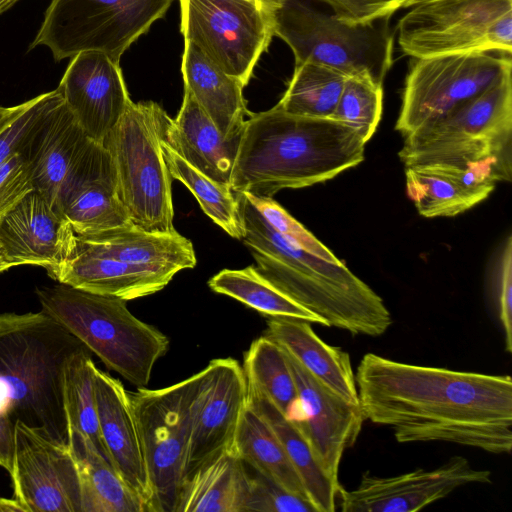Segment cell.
Returning a JSON list of instances; mask_svg holds the SVG:
<instances>
[{
    "label": "cell",
    "instance_id": "obj_1",
    "mask_svg": "<svg viewBox=\"0 0 512 512\" xmlns=\"http://www.w3.org/2000/svg\"><path fill=\"white\" fill-rule=\"evenodd\" d=\"M355 380L364 419L398 443L447 442L491 454L512 450V379L365 354Z\"/></svg>",
    "mask_w": 512,
    "mask_h": 512
},
{
    "label": "cell",
    "instance_id": "obj_2",
    "mask_svg": "<svg viewBox=\"0 0 512 512\" xmlns=\"http://www.w3.org/2000/svg\"><path fill=\"white\" fill-rule=\"evenodd\" d=\"M366 144L334 118L291 115L276 104L246 119L230 189L272 198L283 189L323 183L363 162Z\"/></svg>",
    "mask_w": 512,
    "mask_h": 512
},
{
    "label": "cell",
    "instance_id": "obj_3",
    "mask_svg": "<svg viewBox=\"0 0 512 512\" xmlns=\"http://www.w3.org/2000/svg\"><path fill=\"white\" fill-rule=\"evenodd\" d=\"M86 348L43 312L0 314V466L12 470L17 422L69 446L63 405L68 359Z\"/></svg>",
    "mask_w": 512,
    "mask_h": 512
},
{
    "label": "cell",
    "instance_id": "obj_4",
    "mask_svg": "<svg viewBox=\"0 0 512 512\" xmlns=\"http://www.w3.org/2000/svg\"><path fill=\"white\" fill-rule=\"evenodd\" d=\"M243 243L257 271L326 327L378 337L392 325L384 300L341 260L326 259L280 235L244 193H236Z\"/></svg>",
    "mask_w": 512,
    "mask_h": 512
},
{
    "label": "cell",
    "instance_id": "obj_5",
    "mask_svg": "<svg viewBox=\"0 0 512 512\" xmlns=\"http://www.w3.org/2000/svg\"><path fill=\"white\" fill-rule=\"evenodd\" d=\"M41 310L64 326L109 369L137 388L147 387L168 337L133 315L125 300L58 283L39 287Z\"/></svg>",
    "mask_w": 512,
    "mask_h": 512
},
{
    "label": "cell",
    "instance_id": "obj_6",
    "mask_svg": "<svg viewBox=\"0 0 512 512\" xmlns=\"http://www.w3.org/2000/svg\"><path fill=\"white\" fill-rule=\"evenodd\" d=\"M404 166L447 163L489 167L512 177V68L486 90L404 137Z\"/></svg>",
    "mask_w": 512,
    "mask_h": 512
},
{
    "label": "cell",
    "instance_id": "obj_7",
    "mask_svg": "<svg viewBox=\"0 0 512 512\" xmlns=\"http://www.w3.org/2000/svg\"><path fill=\"white\" fill-rule=\"evenodd\" d=\"M171 118L153 101H131L103 140L116 174L118 196L132 225L174 233L171 175L162 152Z\"/></svg>",
    "mask_w": 512,
    "mask_h": 512
},
{
    "label": "cell",
    "instance_id": "obj_8",
    "mask_svg": "<svg viewBox=\"0 0 512 512\" xmlns=\"http://www.w3.org/2000/svg\"><path fill=\"white\" fill-rule=\"evenodd\" d=\"M274 36L291 49L295 65L313 62L344 75L367 74L383 84L393 64L389 18L350 23L304 0H271Z\"/></svg>",
    "mask_w": 512,
    "mask_h": 512
},
{
    "label": "cell",
    "instance_id": "obj_9",
    "mask_svg": "<svg viewBox=\"0 0 512 512\" xmlns=\"http://www.w3.org/2000/svg\"><path fill=\"white\" fill-rule=\"evenodd\" d=\"M204 370L165 388L129 391L151 492V512H175Z\"/></svg>",
    "mask_w": 512,
    "mask_h": 512
},
{
    "label": "cell",
    "instance_id": "obj_10",
    "mask_svg": "<svg viewBox=\"0 0 512 512\" xmlns=\"http://www.w3.org/2000/svg\"><path fill=\"white\" fill-rule=\"evenodd\" d=\"M173 0H51L30 45L47 47L55 61L100 51L120 62L123 53Z\"/></svg>",
    "mask_w": 512,
    "mask_h": 512
},
{
    "label": "cell",
    "instance_id": "obj_11",
    "mask_svg": "<svg viewBox=\"0 0 512 512\" xmlns=\"http://www.w3.org/2000/svg\"><path fill=\"white\" fill-rule=\"evenodd\" d=\"M410 8L396 30L413 58L471 52H512V0H426Z\"/></svg>",
    "mask_w": 512,
    "mask_h": 512
},
{
    "label": "cell",
    "instance_id": "obj_12",
    "mask_svg": "<svg viewBox=\"0 0 512 512\" xmlns=\"http://www.w3.org/2000/svg\"><path fill=\"white\" fill-rule=\"evenodd\" d=\"M180 30L244 87L274 36L271 0H178Z\"/></svg>",
    "mask_w": 512,
    "mask_h": 512
},
{
    "label": "cell",
    "instance_id": "obj_13",
    "mask_svg": "<svg viewBox=\"0 0 512 512\" xmlns=\"http://www.w3.org/2000/svg\"><path fill=\"white\" fill-rule=\"evenodd\" d=\"M512 68L511 55L490 52L414 58L405 78L395 129L403 136L480 94Z\"/></svg>",
    "mask_w": 512,
    "mask_h": 512
},
{
    "label": "cell",
    "instance_id": "obj_14",
    "mask_svg": "<svg viewBox=\"0 0 512 512\" xmlns=\"http://www.w3.org/2000/svg\"><path fill=\"white\" fill-rule=\"evenodd\" d=\"M13 499L23 512H81L75 460L69 446L17 422L12 470Z\"/></svg>",
    "mask_w": 512,
    "mask_h": 512
},
{
    "label": "cell",
    "instance_id": "obj_15",
    "mask_svg": "<svg viewBox=\"0 0 512 512\" xmlns=\"http://www.w3.org/2000/svg\"><path fill=\"white\" fill-rule=\"evenodd\" d=\"M491 472L475 469L453 456L432 470L416 469L391 477L365 472L352 490L341 485L337 504L342 512H415L470 484H488Z\"/></svg>",
    "mask_w": 512,
    "mask_h": 512
},
{
    "label": "cell",
    "instance_id": "obj_16",
    "mask_svg": "<svg viewBox=\"0 0 512 512\" xmlns=\"http://www.w3.org/2000/svg\"><path fill=\"white\" fill-rule=\"evenodd\" d=\"M284 353L297 388V402L287 418L302 432L324 472L339 482L342 456L356 443L365 421L361 408L333 392Z\"/></svg>",
    "mask_w": 512,
    "mask_h": 512
},
{
    "label": "cell",
    "instance_id": "obj_17",
    "mask_svg": "<svg viewBox=\"0 0 512 512\" xmlns=\"http://www.w3.org/2000/svg\"><path fill=\"white\" fill-rule=\"evenodd\" d=\"M56 89L84 133L101 144L132 101L119 61L100 51L70 58Z\"/></svg>",
    "mask_w": 512,
    "mask_h": 512
},
{
    "label": "cell",
    "instance_id": "obj_18",
    "mask_svg": "<svg viewBox=\"0 0 512 512\" xmlns=\"http://www.w3.org/2000/svg\"><path fill=\"white\" fill-rule=\"evenodd\" d=\"M194 411L185 477L196 467L232 446L247 405L243 367L233 358L211 360Z\"/></svg>",
    "mask_w": 512,
    "mask_h": 512
},
{
    "label": "cell",
    "instance_id": "obj_19",
    "mask_svg": "<svg viewBox=\"0 0 512 512\" xmlns=\"http://www.w3.org/2000/svg\"><path fill=\"white\" fill-rule=\"evenodd\" d=\"M58 208L76 235L131 226L116 186L112 157L103 144L91 141L59 192Z\"/></svg>",
    "mask_w": 512,
    "mask_h": 512
},
{
    "label": "cell",
    "instance_id": "obj_20",
    "mask_svg": "<svg viewBox=\"0 0 512 512\" xmlns=\"http://www.w3.org/2000/svg\"><path fill=\"white\" fill-rule=\"evenodd\" d=\"M76 244L64 213L35 190L0 220V246L12 267L56 268L74 254Z\"/></svg>",
    "mask_w": 512,
    "mask_h": 512
},
{
    "label": "cell",
    "instance_id": "obj_21",
    "mask_svg": "<svg viewBox=\"0 0 512 512\" xmlns=\"http://www.w3.org/2000/svg\"><path fill=\"white\" fill-rule=\"evenodd\" d=\"M94 390L98 425L109 462L151 512L152 492L141 437L122 382L95 367Z\"/></svg>",
    "mask_w": 512,
    "mask_h": 512
},
{
    "label": "cell",
    "instance_id": "obj_22",
    "mask_svg": "<svg viewBox=\"0 0 512 512\" xmlns=\"http://www.w3.org/2000/svg\"><path fill=\"white\" fill-rule=\"evenodd\" d=\"M91 140L56 89L51 104L19 150L29 165L34 190L55 207L66 177Z\"/></svg>",
    "mask_w": 512,
    "mask_h": 512
},
{
    "label": "cell",
    "instance_id": "obj_23",
    "mask_svg": "<svg viewBox=\"0 0 512 512\" xmlns=\"http://www.w3.org/2000/svg\"><path fill=\"white\" fill-rule=\"evenodd\" d=\"M499 182L492 169L447 163L405 166L408 197L426 218L453 217L484 201Z\"/></svg>",
    "mask_w": 512,
    "mask_h": 512
},
{
    "label": "cell",
    "instance_id": "obj_24",
    "mask_svg": "<svg viewBox=\"0 0 512 512\" xmlns=\"http://www.w3.org/2000/svg\"><path fill=\"white\" fill-rule=\"evenodd\" d=\"M47 274L58 283L125 301L162 290L175 275L129 264L78 243L74 254L65 263L47 270Z\"/></svg>",
    "mask_w": 512,
    "mask_h": 512
},
{
    "label": "cell",
    "instance_id": "obj_25",
    "mask_svg": "<svg viewBox=\"0 0 512 512\" xmlns=\"http://www.w3.org/2000/svg\"><path fill=\"white\" fill-rule=\"evenodd\" d=\"M240 138H225L190 93L175 119H171L165 142L182 159L212 180L230 187Z\"/></svg>",
    "mask_w": 512,
    "mask_h": 512
},
{
    "label": "cell",
    "instance_id": "obj_26",
    "mask_svg": "<svg viewBox=\"0 0 512 512\" xmlns=\"http://www.w3.org/2000/svg\"><path fill=\"white\" fill-rule=\"evenodd\" d=\"M264 335L273 340L312 376L346 401L359 404L349 354L324 342L311 323L288 317H268Z\"/></svg>",
    "mask_w": 512,
    "mask_h": 512
},
{
    "label": "cell",
    "instance_id": "obj_27",
    "mask_svg": "<svg viewBox=\"0 0 512 512\" xmlns=\"http://www.w3.org/2000/svg\"><path fill=\"white\" fill-rule=\"evenodd\" d=\"M181 71L184 91L191 94L221 134L227 139L241 136L246 116L250 115L244 86L189 41H184Z\"/></svg>",
    "mask_w": 512,
    "mask_h": 512
},
{
    "label": "cell",
    "instance_id": "obj_28",
    "mask_svg": "<svg viewBox=\"0 0 512 512\" xmlns=\"http://www.w3.org/2000/svg\"><path fill=\"white\" fill-rule=\"evenodd\" d=\"M76 237L77 243L89 250L174 274L197 263L191 241L177 231L147 232L131 225Z\"/></svg>",
    "mask_w": 512,
    "mask_h": 512
},
{
    "label": "cell",
    "instance_id": "obj_29",
    "mask_svg": "<svg viewBox=\"0 0 512 512\" xmlns=\"http://www.w3.org/2000/svg\"><path fill=\"white\" fill-rule=\"evenodd\" d=\"M250 476L233 447L226 448L184 478L175 512H244Z\"/></svg>",
    "mask_w": 512,
    "mask_h": 512
},
{
    "label": "cell",
    "instance_id": "obj_30",
    "mask_svg": "<svg viewBox=\"0 0 512 512\" xmlns=\"http://www.w3.org/2000/svg\"><path fill=\"white\" fill-rule=\"evenodd\" d=\"M247 381V380H246ZM247 405L260 414L279 438L316 512H334L340 483L318 464L302 432L255 385L247 381Z\"/></svg>",
    "mask_w": 512,
    "mask_h": 512
},
{
    "label": "cell",
    "instance_id": "obj_31",
    "mask_svg": "<svg viewBox=\"0 0 512 512\" xmlns=\"http://www.w3.org/2000/svg\"><path fill=\"white\" fill-rule=\"evenodd\" d=\"M69 448L77 468L81 512H146L139 496L89 439L71 435Z\"/></svg>",
    "mask_w": 512,
    "mask_h": 512
},
{
    "label": "cell",
    "instance_id": "obj_32",
    "mask_svg": "<svg viewBox=\"0 0 512 512\" xmlns=\"http://www.w3.org/2000/svg\"><path fill=\"white\" fill-rule=\"evenodd\" d=\"M232 447L255 472L308 500L301 479L279 438L268 422L249 405L242 413Z\"/></svg>",
    "mask_w": 512,
    "mask_h": 512
},
{
    "label": "cell",
    "instance_id": "obj_33",
    "mask_svg": "<svg viewBox=\"0 0 512 512\" xmlns=\"http://www.w3.org/2000/svg\"><path fill=\"white\" fill-rule=\"evenodd\" d=\"M216 293L229 296L266 317H288L310 323L323 321L265 279L254 266L224 269L208 282Z\"/></svg>",
    "mask_w": 512,
    "mask_h": 512
},
{
    "label": "cell",
    "instance_id": "obj_34",
    "mask_svg": "<svg viewBox=\"0 0 512 512\" xmlns=\"http://www.w3.org/2000/svg\"><path fill=\"white\" fill-rule=\"evenodd\" d=\"M91 352L83 348L67 361L62 382L63 405L70 436L89 439L109 461L101 439L94 390V369Z\"/></svg>",
    "mask_w": 512,
    "mask_h": 512
},
{
    "label": "cell",
    "instance_id": "obj_35",
    "mask_svg": "<svg viewBox=\"0 0 512 512\" xmlns=\"http://www.w3.org/2000/svg\"><path fill=\"white\" fill-rule=\"evenodd\" d=\"M346 78L343 73L324 65L297 64L277 105L291 115L332 118Z\"/></svg>",
    "mask_w": 512,
    "mask_h": 512
},
{
    "label": "cell",
    "instance_id": "obj_36",
    "mask_svg": "<svg viewBox=\"0 0 512 512\" xmlns=\"http://www.w3.org/2000/svg\"><path fill=\"white\" fill-rule=\"evenodd\" d=\"M165 139V138H164ZM162 141V152L171 177L182 182L195 196L204 213L229 236L242 239L243 227L235 193L191 166Z\"/></svg>",
    "mask_w": 512,
    "mask_h": 512
},
{
    "label": "cell",
    "instance_id": "obj_37",
    "mask_svg": "<svg viewBox=\"0 0 512 512\" xmlns=\"http://www.w3.org/2000/svg\"><path fill=\"white\" fill-rule=\"evenodd\" d=\"M243 370L246 380L289 417L297 402V388L281 347L265 335L255 339L244 355Z\"/></svg>",
    "mask_w": 512,
    "mask_h": 512
},
{
    "label": "cell",
    "instance_id": "obj_38",
    "mask_svg": "<svg viewBox=\"0 0 512 512\" xmlns=\"http://www.w3.org/2000/svg\"><path fill=\"white\" fill-rule=\"evenodd\" d=\"M383 110V84L367 74L348 76L332 118L354 128L367 143Z\"/></svg>",
    "mask_w": 512,
    "mask_h": 512
},
{
    "label": "cell",
    "instance_id": "obj_39",
    "mask_svg": "<svg viewBox=\"0 0 512 512\" xmlns=\"http://www.w3.org/2000/svg\"><path fill=\"white\" fill-rule=\"evenodd\" d=\"M493 309L504 336L505 350L512 352V237L498 253L490 283Z\"/></svg>",
    "mask_w": 512,
    "mask_h": 512
},
{
    "label": "cell",
    "instance_id": "obj_40",
    "mask_svg": "<svg viewBox=\"0 0 512 512\" xmlns=\"http://www.w3.org/2000/svg\"><path fill=\"white\" fill-rule=\"evenodd\" d=\"M267 222L291 243L326 259L337 258L272 198H258L244 193Z\"/></svg>",
    "mask_w": 512,
    "mask_h": 512
},
{
    "label": "cell",
    "instance_id": "obj_41",
    "mask_svg": "<svg viewBox=\"0 0 512 512\" xmlns=\"http://www.w3.org/2000/svg\"><path fill=\"white\" fill-rule=\"evenodd\" d=\"M252 511L316 512V509L307 499L255 472L250 476L249 494L244 512Z\"/></svg>",
    "mask_w": 512,
    "mask_h": 512
},
{
    "label": "cell",
    "instance_id": "obj_42",
    "mask_svg": "<svg viewBox=\"0 0 512 512\" xmlns=\"http://www.w3.org/2000/svg\"><path fill=\"white\" fill-rule=\"evenodd\" d=\"M55 94L56 89L28 100L25 109L0 132V164L19 153L25 139L37 125Z\"/></svg>",
    "mask_w": 512,
    "mask_h": 512
},
{
    "label": "cell",
    "instance_id": "obj_43",
    "mask_svg": "<svg viewBox=\"0 0 512 512\" xmlns=\"http://www.w3.org/2000/svg\"><path fill=\"white\" fill-rule=\"evenodd\" d=\"M33 190L30 168L21 154L0 164V220Z\"/></svg>",
    "mask_w": 512,
    "mask_h": 512
},
{
    "label": "cell",
    "instance_id": "obj_44",
    "mask_svg": "<svg viewBox=\"0 0 512 512\" xmlns=\"http://www.w3.org/2000/svg\"><path fill=\"white\" fill-rule=\"evenodd\" d=\"M327 5L337 18L363 23L390 18L402 8V0H315Z\"/></svg>",
    "mask_w": 512,
    "mask_h": 512
},
{
    "label": "cell",
    "instance_id": "obj_45",
    "mask_svg": "<svg viewBox=\"0 0 512 512\" xmlns=\"http://www.w3.org/2000/svg\"><path fill=\"white\" fill-rule=\"evenodd\" d=\"M26 105L27 101L12 107L0 106V132L25 109Z\"/></svg>",
    "mask_w": 512,
    "mask_h": 512
},
{
    "label": "cell",
    "instance_id": "obj_46",
    "mask_svg": "<svg viewBox=\"0 0 512 512\" xmlns=\"http://www.w3.org/2000/svg\"><path fill=\"white\" fill-rule=\"evenodd\" d=\"M0 512H23V510L13 498L0 497Z\"/></svg>",
    "mask_w": 512,
    "mask_h": 512
},
{
    "label": "cell",
    "instance_id": "obj_47",
    "mask_svg": "<svg viewBox=\"0 0 512 512\" xmlns=\"http://www.w3.org/2000/svg\"><path fill=\"white\" fill-rule=\"evenodd\" d=\"M20 0H0V15L12 8Z\"/></svg>",
    "mask_w": 512,
    "mask_h": 512
},
{
    "label": "cell",
    "instance_id": "obj_48",
    "mask_svg": "<svg viewBox=\"0 0 512 512\" xmlns=\"http://www.w3.org/2000/svg\"><path fill=\"white\" fill-rule=\"evenodd\" d=\"M10 268H13L6 260L3 250L0 246V273L9 270Z\"/></svg>",
    "mask_w": 512,
    "mask_h": 512
},
{
    "label": "cell",
    "instance_id": "obj_49",
    "mask_svg": "<svg viewBox=\"0 0 512 512\" xmlns=\"http://www.w3.org/2000/svg\"><path fill=\"white\" fill-rule=\"evenodd\" d=\"M422 1H426V0H403L402 8H410L411 6H413L419 2H422Z\"/></svg>",
    "mask_w": 512,
    "mask_h": 512
}]
</instances>
